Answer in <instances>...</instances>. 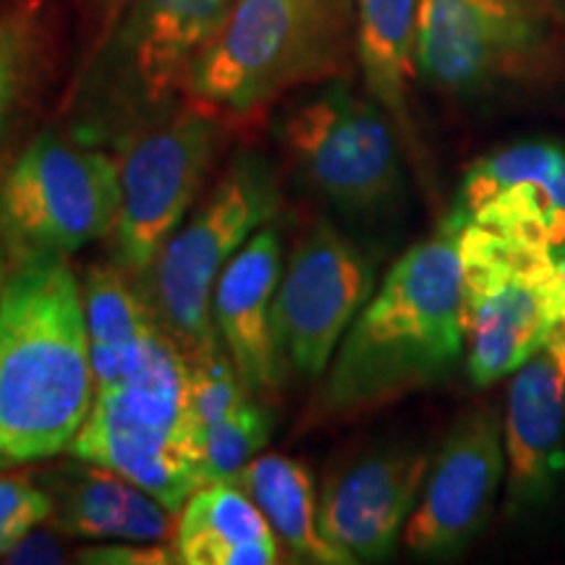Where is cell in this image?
<instances>
[{
  "mask_svg": "<svg viewBox=\"0 0 565 565\" xmlns=\"http://www.w3.org/2000/svg\"><path fill=\"white\" fill-rule=\"evenodd\" d=\"M466 223L454 204L427 238L395 259L324 370L317 398L324 419L374 412L456 370L466 353L458 257Z\"/></svg>",
  "mask_w": 565,
  "mask_h": 565,
  "instance_id": "1",
  "label": "cell"
},
{
  "mask_svg": "<svg viewBox=\"0 0 565 565\" xmlns=\"http://www.w3.org/2000/svg\"><path fill=\"white\" fill-rule=\"evenodd\" d=\"M95 393L82 282L66 257L11 259L0 303V469L71 450Z\"/></svg>",
  "mask_w": 565,
  "mask_h": 565,
  "instance_id": "2",
  "label": "cell"
},
{
  "mask_svg": "<svg viewBox=\"0 0 565 565\" xmlns=\"http://www.w3.org/2000/svg\"><path fill=\"white\" fill-rule=\"evenodd\" d=\"M351 0H233L183 92L221 116H254L345 68Z\"/></svg>",
  "mask_w": 565,
  "mask_h": 565,
  "instance_id": "3",
  "label": "cell"
},
{
  "mask_svg": "<svg viewBox=\"0 0 565 565\" xmlns=\"http://www.w3.org/2000/svg\"><path fill=\"white\" fill-rule=\"evenodd\" d=\"M71 454L105 466L158 498L168 511L204 484V433L189 395V364L166 330L137 372L95 393Z\"/></svg>",
  "mask_w": 565,
  "mask_h": 565,
  "instance_id": "4",
  "label": "cell"
},
{
  "mask_svg": "<svg viewBox=\"0 0 565 565\" xmlns=\"http://www.w3.org/2000/svg\"><path fill=\"white\" fill-rule=\"evenodd\" d=\"M466 374L487 387L547 349L565 315V282L550 246L466 223L458 238Z\"/></svg>",
  "mask_w": 565,
  "mask_h": 565,
  "instance_id": "5",
  "label": "cell"
},
{
  "mask_svg": "<svg viewBox=\"0 0 565 565\" xmlns=\"http://www.w3.org/2000/svg\"><path fill=\"white\" fill-rule=\"evenodd\" d=\"M280 202L273 162L263 152L242 150L162 246L154 259L152 309L186 356L221 341L212 322L215 282L254 233L275 221Z\"/></svg>",
  "mask_w": 565,
  "mask_h": 565,
  "instance_id": "6",
  "label": "cell"
},
{
  "mask_svg": "<svg viewBox=\"0 0 565 565\" xmlns=\"http://www.w3.org/2000/svg\"><path fill=\"white\" fill-rule=\"evenodd\" d=\"M121 166L61 131H42L0 173V246L11 259L71 257L116 231Z\"/></svg>",
  "mask_w": 565,
  "mask_h": 565,
  "instance_id": "7",
  "label": "cell"
},
{
  "mask_svg": "<svg viewBox=\"0 0 565 565\" xmlns=\"http://www.w3.org/2000/svg\"><path fill=\"white\" fill-rule=\"evenodd\" d=\"M278 139L299 179L343 217L377 223L404 204L395 124L345 82L296 103L282 116Z\"/></svg>",
  "mask_w": 565,
  "mask_h": 565,
  "instance_id": "8",
  "label": "cell"
},
{
  "mask_svg": "<svg viewBox=\"0 0 565 565\" xmlns=\"http://www.w3.org/2000/svg\"><path fill=\"white\" fill-rule=\"evenodd\" d=\"M223 141L221 113L194 100L129 139L118 162L121 210L113 238L116 263L134 278L152 270L162 246L186 221Z\"/></svg>",
  "mask_w": 565,
  "mask_h": 565,
  "instance_id": "9",
  "label": "cell"
},
{
  "mask_svg": "<svg viewBox=\"0 0 565 565\" xmlns=\"http://www.w3.org/2000/svg\"><path fill=\"white\" fill-rule=\"evenodd\" d=\"M374 294V259L330 221L296 238L275 294V338L282 362L322 377L345 330Z\"/></svg>",
  "mask_w": 565,
  "mask_h": 565,
  "instance_id": "10",
  "label": "cell"
},
{
  "mask_svg": "<svg viewBox=\"0 0 565 565\" xmlns=\"http://www.w3.org/2000/svg\"><path fill=\"white\" fill-rule=\"evenodd\" d=\"M545 47L542 11L511 0H422L416 71L445 95H477Z\"/></svg>",
  "mask_w": 565,
  "mask_h": 565,
  "instance_id": "11",
  "label": "cell"
},
{
  "mask_svg": "<svg viewBox=\"0 0 565 565\" xmlns=\"http://www.w3.org/2000/svg\"><path fill=\"white\" fill-rule=\"evenodd\" d=\"M505 479L503 416L477 408L456 422L429 461L419 503L404 529L414 555L458 557L490 521Z\"/></svg>",
  "mask_w": 565,
  "mask_h": 565,
  "instance_id": "12",
  "label": "cell"
},
{
  "mask_svg": "<svg viewBox=\"0 0 565 565\" xmlns=\"http://www.w3.org/2000/svg\"><path fill=\"white\" fill-rule=\"evenodd\" d=\"M419 448L391 445L353 456L324 479L320 532L351 563H380L404 536L429 471Z\"/></svg>",
  "mask_w": 565,
  "mask_h": 565,
  "instance_id": "13",
  "label": "cell"
},
{
  "mask_svg": "<svg viewBox=\"0 0 565 565\" xmlns=\"http://www.w3.org/2000/svg\"><path fill=\"white\" fill-rule=\"evenodd\" d=\"M456 207L505 236L565 244V145L524 139L482 154L466 168Z\"/></svg>",
  "mask_w": 565,
  "mask_h": 565,
  "instance_id": "14",
  "label": "cell"
},
{
  "mask_svg": "<svg viewBox=\"0 0 565 565\" xmlns=\"http://www.w3.org/2000/svg\"><path fill=\"white\" fill-rule=\"evenodd\" d=\"M505 513L545 508L565 477V374L545 351L513 372L503 414Z\"/></svg>",
  "mask_w": 565,
  "mask_h": 565,
  "instance_id": "15",
  "label": "cell"
},
{
  "mask_svg": "<svg viewBox=\"0 0 565 565\" xmlns=\"http://www.w3.org/2000/svg\"><path fill=\"white\" fill-rule=\"evenodd\" d=\"M282 275V244L275 225H263L223 267L212 291V322L252 395L282 383V353L275 338V294Z\"/></svg>",
  "mask_w": 565,
  "mask_h": 565,
  "instance_id": "16",
  "label": "cell"
},
{
  "mask_svg": "<svg viewBox=\"0 0 565 565\" xmlns=\"http://www.w3.org/2000/svg\"><path fill=\"white\" fill-rule=\"evenodd\" d=\"M231 6L233 0H134L118 32V58L139 103L166 105L183 92L196 53Z\"/></svg>",
  "mask_w": 565,
  "mask_h": 565,
  "instance_id": "17",
  "label": "cell"
},
{
  "mask_svg": "<svg viewBox=\"0 0 565 565\" xmlns=\"http://www.w3.org/2000/svg\"><path fill=\"white\" fill-rule=\"evenodd\" d=\"M82 463L79 469H63L51 515L55 532L84 540H173V511L158 498L105 466Z\"/></svg>",
  "mask_w": 565,
  "mask_h": 565,
  "instance_id": "18",
  "label": "cell"
},
{
  "mask_svg": "<svg viewBox=\"0 0 565 565\" xmlns=\"http://www.w3.org/2000/svg\"><path fill=\"white\" fill-rule=\"evenodd\" d=\"M173 561L181 565H275L280 540L236 482H207L181 508Z\"/></svg>",
  "mask_w": 565,
  "mask_h": 565,
  "instance_id": "19",
  "label": "cell"
},
{
  "mask_svg": "<svg viewBox=\"0 0 565 565\" xmlns=\"http://www.w3.org/2000/svg\"><path fill=\"white\" fill-rule=\"evenodd\" d=\"M121 265L89 267L82 280L84 322L95 387H110L137 372L150 353L160 322L154 309L131 286Z\"/></svg>",
  "mask_w": 565,
  "mask_h": 565,
  "instance_id": "20",
  "label": "cell"
},
{
  "mask_svg": "<svg viewBox=\"0 0 565 565\" xmlns=\"http://www.w3.org/2000/svg\"><path fill=\"white\" fill-rule=\"evenodd\" d=\"M422 0H356V55L366 92L383 108L406 147H414L408 89L416 74Z\"/></svg>",
  "mask_w": 565,
  "mask_h": 565,
  "instance_id": "21",
  "label": "cell"
},
{
  "mask_svg": "<svg viewBox=\"0 0 565 565\" xmlns=\"http://www.w3.org/2000/svg\"><path fill=\"white\" fill-rule=\"evenodd\" d=\"M257 503L273 532L296 561L315 565H349L341 550L320 532V494L315 477L301 461L278 454H263L233 479Z\"/></svg>",
  "mask_w": 565,
  "mask_h": 565,
  "instance_id": "22",
  "label": "cell"
},
{
  "mask_svg": "<svg viewBox=\"0 0 565 565\" xmlns=\"http://www.w3.org/2000/svg\"><path fill=\"white\" fill-rule=\"evenodd\" d=\"M47 61V24L40 0L0 6V162L30 118Z\"/></svg>",
  "mask_w": 565,
  "mask_h": 565,
  "instance_id": "23",
  "label": "cell"
},
{
  "mask_svg": "<svg viewBox=\"0 0 565 565\" xmlns=\"http://www.w3.org/2000/svg\"><path fill=\"white\" fill-rule=\"evenodd\" d=\"M273 412L249 395L236 412L204 433V484L233 482L252 458L265 450L273 437Z\"/></svg>",
  "mask_w": 565,
  "mask_h": 565,
  "instance_id": "24",
  "label": "cell"
},
{
  "mask_svg": "<svg viewBox=\"0 0 565 565\" xmlns=\"http://www.w3.org/2000/svg\"><path fill=\"white\" fill-rule=\"evenodd\" d=\"M186 356V353H183ZM189 364V395H192V412L202 433L223 422L249 398L242 374L233 364L228 349L217 341L210 349L186 356Z\"/></svg>",
  "mask_w": 565,
  "mask_h": 565,
  "instance_id": "25",
  "label": "cell"
},
{
  "mask_svg": "<svg viewBox=\"0 0 565 565\" xmlns=\"http://www.w3.org/2000/svg\"><path fill=\"white\" fill-rule=\"evenodd\" d=\"M53 515V494H47L32 479L0 475V557H6Z\"/></svg>",
  "mask_w": 565,
  "mask_h": 565,
  "instance_id": "26",
  "label": "cell"
},
{
  "mask_svg": "<svg viewBox=\"0 0 565 565\" xmlns=\"http://www.w3.org/2000/svg\"><path fill=\"white\" fill-rule=\"evenodd\" d=\"M82 563L110 565H168L173 561L171 547H154L152 542H131L116 547H87L79 553Z\"/></svg>",
  "mask_w": 565,
  "mask_h": 565,
  "instance_id": "27",
  "label": "cell"
},
{
  "mask_svg": "<svg viewBox=\"0 0 565 565\" xmlns=\"http://www.w3.org/2000/svg\"><path fill=\"white\" fill-rule=\"evenodd\" d=\"M6 563H63V545L58 534L53 532H32L3 557Z\"/></svg>",
  "mask_w": 565,
  "mask_h": 565,
  "instance_id": "28",
  "label": "cell"
},
{
  "mask_svg": "<svg viewBox=\"0 0 565 565\" xmlns=\"http://www.w3.org/2000/svg\"><path fill=\"white\" fill-rule=\"evenodd\" d=\"M553 259H555L557 270H561V278L565 282V244L553 246ZM545 353L557 364V370L565 374V315H563V320L557 322V328H555L553 338H550Z\"/></svg>",
  "mask_w": 565,
  "mask_h": 565,
  "instance_id": "29",
  "label": "cell"
},
{
  "mask_svg": "<svg viewBox=\"0 0 565 565\" xmlns=\"http://www.w3.org/2000/svg\"><path fill=\"white\" fill-rule=\"evenodd\" d=\"M11 275V257L6 254L3 246H0V303H3V294H6V282H9Z\"/></svg>",
  "mask_w": 565,
  "mask_h": 565,
  "instance_id": "30",
  "label": "cell"
},
{
  "mask_svg": "<svg viewBox=\"0 0 565 565\" xmlns=\"http://www.w3.org/2000/svg\"><path fill=\"white\" fill-rule=\"evenodd\" d=\"M511 3H521V6H532V9H540L542 11V6L547 3V0H511Z\"/></svg>",
  "mask_w": 565,
  "mask_h": 565,
  "instance_id": "31",
  "label": "cell"
},
{
  "mask_svg": "<svg viewBox=\"0 0 565 565\" xmlns=\"http://www.w3.org/2000/svg\"><path fill=\"white\" fill-rule=\"evenodd\" d=\"M105 3H110V0H105Z\"/></svg>",
  "mask_w": 565,
  "mask_h": 565,
  "instance_id": "32",
  "label": "cell"
}]
</instances>
